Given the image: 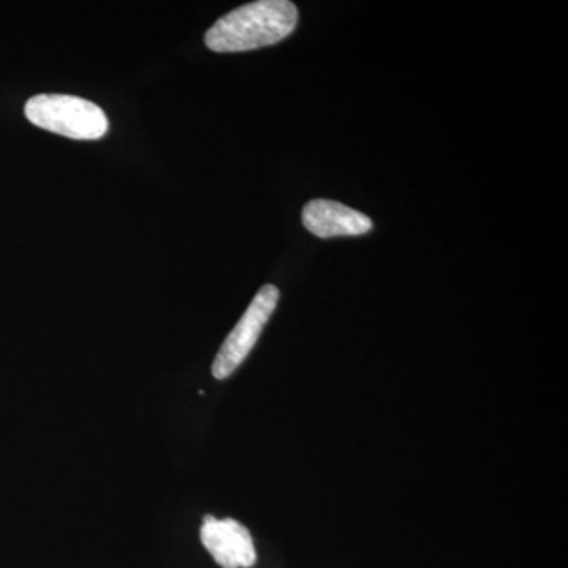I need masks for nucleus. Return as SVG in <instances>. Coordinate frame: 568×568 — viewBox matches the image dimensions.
I'll list each match as a JSON object with an SVG mask.
<instances>
[{
	"label": "nucleus",
	"instance_id": "5",
	"mask_svg": "<svg viewBox=\"0 0 568 568\" xmlns=\"http://www.w3.org/2000/svg\"><path fill=\"white\" fill-rule=\"evenodd\" d=\"M302 223L321 239L364 235L373 230L372 219L365 213L328 200L310 201L302 212Z\"/></svg>",
	"mask_w": 568,
	"mask_h": 568
},
{
	"label": "nucleus",
	"instance_id": "4",
	"mask_svg": "<svg viewBox=\"0 0 568 568\" xmlns=\"http://www.w3.org/2000/svg\"><path fill=\"white\" fill-rule=\"evenodd\" d=\"M201 541L222 568H250L256 564L252 534L235 519L204 518Z\"/></svg>",
	"mask_w": 568,
	"mask_h": 568
},
{
	"label": "nucleus",
	"instance_id": "2",
	"mask_svg": "<svg viewBox=\"0 0 568 568\" xmlns=\"http://www.w3.org/2000/svg\"><path fill=\"white\" fill-rule=\"evenodd\" d=\"M26 118L33 125L71 140H100L108 132L106 114L99 104L73 95L40 93L24 108Z\"/></svg>",
	"mask_w": 568,
	"mask_h": 568
},
{
	"label": "nucleus",
	"instance_id": "3",
	"mask_svg": "<svg viewBox=\"0 0 568 568\" xmlns=\"http://www.w3.org/2000/svg\"><path fill=\"white\" fill-rule=\"evenodd\" d=\"M280 301L278 287L274 284H265L260 293L254 295L252 304L246 308L245 315L241 317L227 338L224 339L215 361H213L212 373L216 379H226L233 375L235 369L252 353L260 335L263 334L265 324L274 315Z\"/></svg>",
	"mask_w": 568,
	"mask_h": 568
},
{
	"label": "nucleus",
	"instance_id": "1",
	"mask_svg": "<svg viewBox=\"0 0 568 568\" xmlns=\"http://www.w3.org/2000/svg\"><path fill=\"white\" fill-rule=\"evenodd\" d=\"M297 22V7L290 0H257L224 14L204 40L215 52L252 51L286 39Z\"/></svg>",
	"mask_w": 568,
	"mask_h": 568
}]
</instances>
